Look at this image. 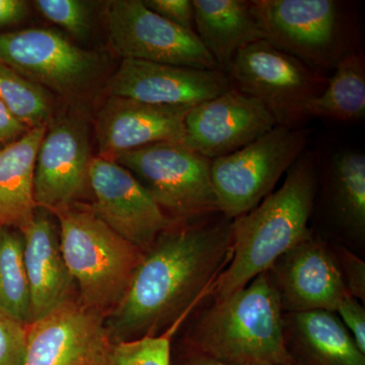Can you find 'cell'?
I'll return each mask as SVG.
<instances>
[{
	"label": "cell",
	"instance_id": "6",
	"mask_svg": "<svg viewBox=\"0 0 365 365\" xmlns=\"http://www.w3.org/2000/svg\"><path fill=\"white\" fill-rule=\"evenodd\" d=\"M129 170L174 223L220 213L212 178V160L181 143H162L119 155Z\"/></svg>",
	"mask_w": 365,
	"mask_h": 365
},
{
	"label": "cell",
	"instance_id": "25",
	"mask_svg": "<svg viewBox=\"0 0 365 365\" xmlns=\"http://www.w3.org/2000/svg\"><path fill=\"white\" fill-rule=\"evenodd\" d=\"M0 101L29 129L47 126L51 122L53 104L49 91L2 63Z\"/></svg>",
	"mask_w": 365,
	"mask_h": 365
},
{
	"label": "cell",
	"instance_id": "17",
	"mask_svg": "<svg viewBox=\"0 0 365 365\" xmlns=\"http://www.w3.org/2000/svg\"><path fill=\"white\" fill-rule=\"evenodd\" d=\"M192 107L110 97L96 122L98 157L115 162L119 155L143 146L184 143L185 119Z\"/></svg>",
	"mask_w": 365,
	"mask_h": 365
},
{
	"label": "cell",
	"instance_id": "15",
	"mask_svg": "<svg viewBox=\"0 0 365 365\" xmlns=\"http://www.w3.org/2000/svg\"><path fill=\"white\" fill-rule=\"evenodd\" d=\"M220 69H198L136 59H122L108 83L110 97L145 104L196 106L230 90Z\"/></svg>",
	"mask_w": 365,
	"mask_h": 365
},
{
	"label": "cell",
	"instance_id": "31",
	"mask_svg": "<svg viewBox=\"0 0 365 365\" xmlns=\"http://www.w3.org/2000/svg\"><path fill=\"white\" fill-rule=\"evenodd\" d=\"M335 259L339 266L348 294L354 299H359V302L361 300L364 302L365 263L364 260L344 248L340 249L338 259L336 257Z\"/></svg>",
	"mask_w": 365,
	"mask_h": 365
},
{
	"label": "cell",
	"instance_id": "33",
	"mask_svg": "<svg viewBox=\"0 0 365 365\" xmlns=\"http://www.w3.org/2000/svg\"><path fill=\"white\" fill-rule=\"evenodd\" d=\"M28 14L29 4L24 0H0V28L21 23Z\"/></svg>",
	"mask_w": 365,
	"mask_h": 365
},
{
	"label": "cell",
	"instance_id": "13",
	"mask_svg": "<svg viewBox=\"0 0 365 365\" xmlns=\"http://www.w3.org/2000/svg\"><path fill=\"white\" fill-rule=\"evenodd\" d=\"M276 126L265 106L230 88L191 108L182 143L213 160L242 150Z\"/></svg>",
	"mask_w": 365,
	"mask_h": 365
},
{
	"label": "cell",
	"instance_id": "20",
	"mask_svg": "<svg viewBox=\"0 0 365 365\" xmlns=\"http://www.w3.org/2000/svg\"><path fill=\"white\" fill-rule=\"evenodd\" d=\"M47 126L30 129L16 143L0 148V227L24 232L32 222L36 158Z\"/></svg>",
	"mask_w": 365,
	"mask_h": 365
},
{
	"label": "cell",
	"instance_id": "16",
	"mask_svg": "<svg viewBox=\"0 0 365 365\" xmlns=\"http://www.w3.org/2000/svg\"><path fill=\"white\" fill-rule=\"evenodd\" d=\"M282 309L299 312H335L348 294L339 266L321 240L309 235L283 255L269 270Z\"/></svg>",
	"mask_w": 365,
	"mask_h": 365
},
{
	"label": "cell",
	"instance_id": "32",
	"mask_svg": "<svg viewBox=\"0 0 365 365\" xmlns=\"http://www.w3.org/2000/svg\"><path fill=\"white\" fill-rule=\"evenodd\" d=\"M30 130L0 101V148L16 143Z\"/></svg>",
	"mask_w": 365,
	"mask_h": 365
},
{
	"label": "cell",
	"instance_id": "10",
	"mask_svg": "<svg viewBox=\"0 0 365 365\" xmlns=\"http://www.w3.org/2000/svg\"><path fill=\"white\" fill-rule=\"evenodd\" d=\"M0 63L66 98L88 90L101 68L98 55L43 28L0 33Z\"/></svg>",
	"mask_w": 365,
	"mask_h": 365
},
{
	"label": "cell",
	"instance_id": "2",
	"mask_svg": "<svg viewBox=\"0 0 365 365\" xmlns=\"http://www.w3.org/2000/svg\"><path fill=\"white\" fill-rule=\"evenodd\" d=\"M318 169L316 153L304 151L278 191L232 220V256L211 288L215 300L267 272L280 257L312 234L307 225L316 199Z\"/></svg>",
	"mask_w": 365,
	"mask_h": 365
},
{
	"label": "cell",
	"instance_id": "18",
	"mask_svg": "<svg viewBox=\"0 0 365 365\" xmlns=\"http://www.w3.org/2000/svg\"><path fill=\"white\" fill-rule=\"evenodd\" d=\"M21 234L25 241L24 260L30 285L33 323L73 299L74 281L62 256L58 227L49 211L38 208L32 222Z\"/></svg>",
	"mask_w": 365,
	"mask_h": 365
},
{
	"label": "cell",
	"instance_id": "24",
	"mask_svg": "<svg viewBox=\"0 0 365 365\" xmlns=\"http://www.w3.org/2000/svg\"><path fill=\"white\" fill-rule=\"evenodd\" d=\"M24 246L20 230L0 227V312L28 326L31 323V294Z\"/></svg>",
	"mask_w": 365,
	"mask_h": 365
},
{
	"label": "cell",
	"instance_id": "29",
	"mask_svg": "<svg viewBox=\"0 0 365 365\" xmlns=\"http://www.w3.org/2000/svg\"><path fill=\"white\" fill-rule=\"evenodd\" d=\"M144 6L165 20L195 32L193 0H143Z\"/></svg>",
	"mask_w": 365,
	"mask_h": 365
},
{
	"label": "cell",
	"instance_id": "4",
	"mask_svg": "<svg viewBox=\"0 0 365 365\" xmlns=\"http://www.w3.org/2000/svg\"><path fill=\"white\" fill-rule=\"evenodd\" d=\"M60 248L83 306L106 319L124 299L144 252L78 202L57 209Z\"/></svg>",
	"mask_w": 365,
	"mask_h": 365
},
{
	"label": "cell",
	"instance_id": "19",
	"mask_svg": "<svg viewBox=\"0 0 365 365\" xmlns=\"http://www.w3.org/2000/svg\"><path fill=\"white\" fill-rule=\"evenodd\" d=\"M193 6L196 35L225 73L242 48L264 40L250 0H193Z\"/></svg>",
	"mask_w": 365,
	"mask_h": 365
},
{
	"label": "cell",
	"instance_id": "28",
	"mask_svg": "<svg viewBox=\"0 0 365 365\" xmlns=\"http://www.w3.org/2000/svg\"><path fill=\"white\" fill-rule=\"evenodd\" d=\"M26 326L0 312V365H24Z\"/></svg>",
	"mask_w": 365,
	"mask_h": 365
},
{
	"label": "cell",
	"instance_id": "22",
	"mask_svg": "<svg viewBox=\"0 0 365 365\" xmlns=\"http://www.w3.org/2000/svg\"><path fill=\"white\" fill-rule=\"evenodd\" d=\"M290 325L300 344L319 365H365V354L335 312L292 313Z\"/></svg>",
	"mask_w": 365,
	"mask_h": 365
},
{
	"label": "cell",
	"instance_id": "8",
	"mask_svg": "<svg viewBox=\"0 0 365 365\" xmlns=\"http://www.w3.org/2000/svg\"><path fill=\"white\" fill-rule=\"evenodd\" d=\"M311 132L276 126L242 150L213 160L211 178L220 212L232 220L260 204L304 153Z\"/></svg>",
	"mask_w": 365,
	"mask_h": 365
},
{
	"label": "cell",
	"instance_id": "30",
	"mask_svg": "<svg viewBox=\"0 0 365 365\" xmlns=\"http://www.w3.org/2000/svg\"><path fill=\"white\" fill-rule=\"evenodd\" d=\"M338 318L352 336L360 351L365 354V309L359 299L345 295L335 311Z\"/></svg>",
	"mask_w": 365,
	"mask_h": 365
},
{
	"label": "cell",
	"instance_id": "26",
	"mask_svg": "<svg viewBox=\"0 0 365 365\" xmlns=\"http://www.w3.org/2000/svg\"><path fill=\"white\" fill-rule=\"evenodd\" d=\"M172 333L113 343L104 365H170Z\"/></svg>",
	"mask_w": 365,
	"mask_h": 365
},
{
	"label": "cell",
	"instance_id": "35",
	"mask_svg": "<svg viewBox=\"0 0 365 365\" xmlns=\"http://www.w3.org/2000/svg\"></svg>",
	"mask_w": 365,
	"mask_h": 365
},
{
	"label": "cell",
	"instance_id": "27",
	"mask_svg": "<svg viewBox=\"0 0 365 365\" xmlns=\"http://www.w3.org/2000/svg\"><path fill=\"white\" fill-rule=\"evenodd\" d=\"M36 6L47 20L83 40L91 31V6L81 0H37Z\"/></svg>",
	"mask_w": 365,
	"mask_h": 365
},
{
	"label": "cell",
	"instance_id": "9",
	"mask_svg": "<svg viewBox=\"0 0 365 365\" xmlns=\"http://www.w3.org/2000/svg\"><path fill=\"white\" fill-rule=\"evenodd\" d=\"M104 16L108 42L122 59L220 69L195 32L165 20L143 0L108 2Z\"/></svg>",
	"mask_w": 365,
	"mask_h": 365
},
{
	"label": "cell",
	"instance_id": "34",
	"mask_svg": "<svg viewBox=\"0 0 365 365\" xmlns=\"http://www.w3.org/2000/svg\"><path fill=\"white\" fill-rule=\"evenodd\" d=\"M187 365H234V364H222V362L215 361V360L206 359V357H198V359H195L189 361Z\"/></svg>",
	"mask_w": 365,
	"mask_h": 365
},
{
	"label": "cell",
	"instance_id": "1",
	"mask_svg": "<svg viewBox=\"0 0 365 365\" xmlns=\"http://www.w3.org/2000/svg\"><path fill=\"white\" fill-rule=\"evenodd\" d=\"M210 216L175 223L144 253L124 299L105 319L113 343L173 330L211 292L230 263L232 235V220Z\"/></svg>",
	"mask_w": 365,
	"mask_h": 365
},
{
	"label": "cell",
	"instance_id": "11",
	"mask_svg": "<svg viewBox=\"0 0 365 365\" xmlns=\"http://www.w3.org/2000/svg\"><path fill=\"white\" fill-rule=\"evenodd\" d=\"M112 345L105 319L71 299L26 326L24 365H104Z\"/></svg>",
	"mask_w": 365,
	"mask_h": 365
},
{
	"label": "cell",
	"instance_id": "23",
	"mask_svg": "<svg viewBox=\"0 0 365 365\" xmlns=\"http://www.w3.org/2000/svg\"><path fill=\"white\" fill-rule=\"evenodd\" d=\"M304 119L355 122L365 116V60L361 51L341 60L325 90L304 108Z\"/></svg>",
	"mask_w": 365,
	"mask_h": 365
},
{
	"label": "cell",
	"instance_id": "5",
	"mask_svg": "<svg viewBox=\"0 0 365 365\" xmlns=\"http://www.w3.org/2000/svg\"><path fill=\"white\" fill-rule=\"evenodd\" d=\"M264 40L324 74L359 48V29L337 0H250Z\"/></svg>",
	"mask_w": 365,
	"mask_h": 365
},
{
	"label": "cell",
	"instance_id": "21",
	"mask_svg": "<svg viewBox=\"0 0 365 365\" xmlns=\"http://www.w3.org/2000/svg\"><path fill=\"white\" fill-rule=\"evenodd\" d=\"M326 196L334 220L357 239L365 235V155L360 151H337L329 158Z\"/></svg>",
	"mask_w": 365,
	"mask_h": 365
},
{
	"label": "cell",
	"instance_id": "12",
	"mask_svg": "<svg viewBox=\"0 0 365 365\" xmlns=\"http://www.w3.org/2000/svg\"><path fill=\"white\" fill-rule=\"evenodd\" d=\"M88 182L93 212L144 253L158 235L175 225L136 178L114 160L91 158Z\"/></svg>",
	"mask_w": 365,
	"mask_h": 365
},
{
	"label": "cell",
	"instance_id": "14",
	"mask_svg": "<svg viewBox=\"0 0 365 365\" xmlns=\"http://www.w3.org/2000/svg\"><path fill=\"white\" fill-rule=\"evenodd\" d=\"M91 148L85 122L66 117L46 131L36 158L34 199L50 213L81 202L88 188Z\"/></svg>",
	"mask_w": 365,
	"mask_h": 365
},
{
	"label": "cell",
	"instance_id": "3",
	"mask_svg": "<svg viewBox=\"0 0 365 365\" xmlns=\"http://www.w3.org/2000/svg\"><path fill=\"white\" fill-rule=\"evenodd\" d=\"M193 343L206 359L234 365H294L288 350L282 304L270 272L208 309Z\"/></svg>",
	"mask_w": 365,
	"mask_h": 365
},
{
	"label": "cell",
	"instance_id": "7",
	"mask_svg": "<svg viewBox=\"0 0 365 365\" xmlns=\"http://www.w3.org/2000/svg\"><path fill=\"white\" fill-rule=\"evenodd\" d=\"M225 74L232 88L259 101L277 126L287 128L304 123V106L325 90L329 81L265 40L242 48Z\"/></svg>",
	"mask_w": 365,
	"mask_h": 365
}]
</instances>
